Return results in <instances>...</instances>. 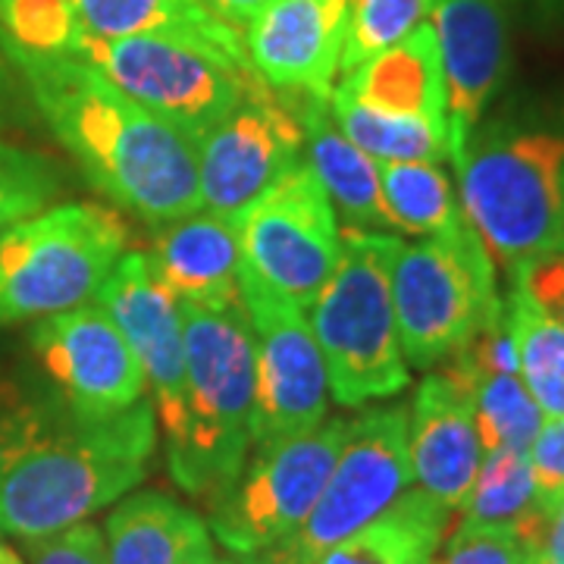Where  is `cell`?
Listing matches in <instances>:
<instances>
[{
  "instance_id": "obj_1",
  "label": "cell",
  "mask_w": 564,
  "mask_h": 564,
  "mask_svg": "<svg viewBox=\"0 0 564 564\" xmlns=\"http://www.w3.org/2000/svg\"><path fill=\"white\" fill-rule=\"evenodd\" d=\"M154 404L88 421L47 389L0 380V533L51 536L120 502L148 477Z\"/></svg>"
},
{
  "instance_id": "obj_2",
  "label": "cell",
  "mask_w": 564,
  "mask_h": 564,
  "mask_svg": "<svg viewBox=\"0 0 564 564\" xmlns=\"http://www.w3.org/2000/svg\"><path fill=\"white\" fill-rule=\"evenodd\" d=\"M3 51L54 139L120 210L148 226L202 210L198 151L170 122L132 101L82 57Z\"/></svg>"
},
{
  "instance_id": "obj_3",
  "label": "cell",
  "mask_w": 564,
  "mask_h": 564,
  "mask_svg": "<svg viewBox=\"0 0 564 564\" xmlns=\"http://www.w3.org/2000/svg\"><path fill=\"white\" fill-rule=\"evenodd\" d=\"M467 226L508 276L564 242V117L505 110L452 151Z\"/></svg>"
},
{
  "instance_id": "obj_4",
  "label": "cell",
  "mask_w": 564,
  "mask_h": 564,
  "mask_svg": "<svg viewBox=\"0 0 564 564\" xmlns=\"http://www.w3.org/2000/svg\"><path fill=\"white\" fill-rule=\"evenodd\" d=\"M180 304L185 395L180 423L163 445L176 486L210 508L236 484L251 452L254 336L242 302Z\"/></svg>"
},
{
  "instance_id": "obj_5",
  "label": "cell",
  "mask_w": 564,
  "mask_h": 564,
  "mask_svg": "<svg viewBox=\"0 0 564 564\" xmlns=\"http://www.w3.org/2000/svg\"><path fill=\"white\" fill-rule=\"evenodd\" d=\"M399 248L402 239L395 232L345 226L336 270L307 311L329 392L343 408L392 399L408 386L392 304V261Z\"/></svg>"
},
{
  "instance_id": "obj_6",
  "label": "cell",
  "mask_w": 564,
  "mask_h": 564,
  "mask_svg": "<svg viewBox=\"0 0 564 564\" xmlns=\"http://www.w3.org/2000/svg\"><path fill=\"white\" fill-rule=\"evenodd\" d=\"M129 251V226L110 207L57 204L0 232V326L47 321L98 299Z\"/></svg>"
},
{
  "instance_id": "obj_7",
  "label": "cell",
  "mask_w": 564,
  "mask_h": 564,
  "mask_svg": "<svg viewBox=\"0 0 564 564\" xmlns=\"http://www.w3.org/2000/svg\"><path fill=\"white\" fill-rule=\"evenodd\" d=\"M502 302L496 263L467 220L423 242H402L392 261L399 343L404 364L417 370L448 361Z\"/></svg>"
},
{
  "instance_id": "obj_8",
  "label": "cell",
  "mask_w": 564,
  "mask_h": 564,
  "mask_svg": "<svg viewBox=\"0 0 564 564\" xmlns=\"http://www.w3.org/2000/svg\"><path fill=\"white\" fill-rule=\"evenodd\" d=\"M82 61L101 69L120 91L170 122L192 144H198L261 82L251 63L161 35H88Z\"/></svg>"
},
{
  "instance_id": "obj_9",
  "label": "cell",
  "mask_w": 564,
  "mask_h": 564,
  "mask_svg": "<svg viewBox=\"0 0 564 564\" xmlns=\"http://www.w3.org/2000/svg\"><path fill=\"white\" fill-rule=\"evenodd\" d=\"M414 486L408 458V408H370L348 433L321 499L285 543L245 555L251 564H317L326 549L380 518Z\"/></svg>"
},
{
  "instance_id": "obj_10",
  "label": "cell",
  "mask_w": 564,
  "mask_h": 564,
  "mask_svg": "<svg viewBox=\"0 0 564 564\" xmlns=\"http://www.w3.org/2000/svg\"><path fill=\"white\" fill-rule=\"evenodd\" d=\"M345 433L348 421L333 417L304 436L251 448L236 484L210 505V533L236 555L285 543L321 499Z\"/></svg>"
},
{
  "instance_id": "obj_11",
  "label": "cell",
  "mask_w": 564,
  "mask_h": 564,
  "mask_svg": "<svg viewBox=\"0 0 564 564\" xmlns=\"http://www.w3.org/2000/svg\"><path fill=\"white\" fill-rule=\"evenodd\" d=\"M239 273L311 311L339 261L343 229L307 163H295L236 220Z\"/></svg>"
},
{
  "instance_id": "obj_12",
  "label": "cell",
  "mask_w": 564,
  "mask_h": 564,
  "mask_svg": "<svg viewBox=\"0 0 564 564\" xmlns=\"http://www.w3.org/2000/svg\"><path fill=\"white\" fill-rule=\"evenodd\" d=\"M239 292L254 336L251 448L317 430L329 408V377L307 314L245 273Z\"/></svg>"
},
{
  "instance_id": "obj_13",
  "label": "cell",
  "mask_w": 564,
  "mask_h": 564,
  "mask_svg": "<svg viewBox=\"0 0 564 564\" xmlns=\"http://www.w3.org/2000/svg\"><path fill=\"white\" fill-rule=\"evenodd\" d=\"M195 151L202 207L236 223L282 173L302 163V126L292 104L261 79Z\"/></svg>"
},
{
  "instance_id": "obj_14",
  "label": "cell",
  "mask_w": 564,
  "mask_h": 564,
  "mask_svg": "<svg viewBox=\"0 0 564 564\" xmlns=\"http://www.w3.org/2000/svg\"><path fill=\"white\" fill-rule=\"evenodd\" d=\"M32 351L47 386L88 421L113 417L148 399L135 351L98 302L39 321Z\"/></svg>"
},
{
  "instance_id": "obj_15",
  "label": "cell",
  "mask_w": 564,
  "mask_h": 564,
  "mask_svg": "<svg viewBox=\"0 0 564 564\" xmlns=\"http://www.w3.org/2000/svg\"><path fill=\"white\" fill-rule=\"evenodd\" d=\"M95 302L113 317L135 351L144 380L154 392V417L161 436L176 430L185 395V336L182 304L151 270L144 251H126L104 280Z\"/></svg>"
},
{
  "instance_id": "obj_16",
  "label": "cell",
  "mask_w": 564,
  "mask_h": 564,
  "mask_svg": "<svg viewBox=\"0 0 564 564\" xmlns=\"http://www.w3.org/2000/svg\"><path fill=\"white\" fill-rule=\"evenodd\" d=\"M430 25L443 61L452 158L505 88L511 66V10L508 0H436Z\"/></svg>"
},
{
  "instance_id": "obj_17",
  "label": "cell",
  "mask_w": 564,
  "mask_h": 564,
  "mask_svg": "<svg viewBox=\"0 0 564 564\" xmlns=\"http://www.w3.org/2000/svg\"><path fill=\"white\" fill-rule=\"evenodd\" d=\"M348 20L351 0H267L242 35L248 61L282 95L329 101Z\"/></svg>"
},
{
  "instance_id": "obj_18",
  "label": "cell",
  "mask_w": 564,
  "mask_h": 564,
  "mask_svg": "<svg viewBox=\"0 0 564 564\" xmlns=\"http://www.w3.org/2000/svg\"><path fill=\"white\" fill-rule=\"evenodd\" d=\"M408 458L414 486L458 511L484 462L470 389L452 370H426L408 408Z\"/></svg>"
},
{
  "instance_id": "obj_19",
  "label": "cell",
  "mask_w": 564,
  "mask_h": 564,
  "mask_svg": "<svg viewBox=\"0 0 564 564\" xmlns=\"http://www.w3.org/2000/svg\"><path fill=\"white\" fill-rule=\"evenodd\" d=\"M151 270L185 304L226 307L242 302L239 292V229L210 210H195L163 226H151L144 251Z\"/></svg>"
},
{
  "instance_id": "obj_20",
  "label": "cell",
  "mask_w": 564,
  "mask_h": 564,
  "mask_svg": "<svg viewBox=\"0 0 564 564\" xmlns=\"http://www.w3.org/2000/svg\"><path fill=\"white\" fill-rule=\"evenodd\" d=\"M289 104L302 126L304 163L323 185L333 210L343 214L351 229L389 232L377 161L345 139L333 120L329 101L314 95H289Z\"/></svg>"
},
{
  "instance_id": "obj_21",
  "label": "cell",
  "mask_w": 564,
  "mask_h": 564,
  "mask_svg": "<svg viewBox=\"0 0 564 564\" xmlns=\"http://www.w3.org/2000/svg\"><path fill=\"white\" fill-rule=\"evenodd\" d=\"M333 91L386 113L421 117L448 129L443 61L430 22H421L411 35L345 73Z\"/></svg>"
},
{
  "instance_id": "obj_22",
  "label": "cell",
  "mask_w": 564,
  "mask_h": 564,
  "mask_svg": "<svg viewBox=\"0 0 564 564\" xmlns=\"http://www.w3.org/2000/svg\"><path fill=\"white\" fill-rule=\"evenodd\" d=\"M95 39L161 35L220 54L229 61L251 63L245 39L214 17L202 0H69Z\"/></svg>"
},
{
  "instance_id": "obj_23",
  "label": "cell",
  "mask_w": 564,
  "mask_h": 564,
  "mask_svg": "<svg viewBox=\"0 0 564 564\" xmlns=\"http://www.w3.org/2000/svg\"><path fill=\"white\" fill-rule=\"evenodd\" d=\"M107 564H188L210 540L202 514L166 492L126 496L107 518Z\"/></svg>"
},
{
  "instance_id": "obj_24",
  "label": "cell",
  "mask_w": 564,
  "mask_h": 564,
  "mask_svg": "<svg viewBox=\"0 0 564 564\" xmlns=\"http://www.w3.org/2000/svg\"><path fill=\"white\" fill-rule=\"evenodd\" d=\"M448 514L445 505L411 486L380 518L326 549L317 564H433Z\"/></svg>"
},
{
  "instance_id": "obj_25",
  "label": "cell",
  "mask_w": 564,
  "mask_h": 564,
  "mask_svg": "<svg viewBox=\"0 0 564 564\" xmlns=\"http://www.w3.org/2000/svg\"><path fill=\"white\" fill-rule=\"evenodd\" d=\"M380 192L389 229L404 236H440L464 220L462 204L452 192V182L430 161H383Z\"/></svg>"
},
{
  "instance_id": "obj_26",
  "label": "cell",
  "mask_w": 564,
  "mask_h": 564,
  "mask_svg": "<svg viewBox=\"0 0 564 564\" xmlns=\"http://www.w3.org/2000/svg\"><path fill=\"white\" fill-rule=\"evenodd\" d=\"M333 120L345 139L358 144L367 158L383 161H443L448 158V129L421 117L386 113L377 107L351 101L343 95H329Z\"/></svg>"
},
{
  "instance_id": "obj_27",
  "label": "cell",
  "mask_w": 564,
  "mask_h": 564,
  "mask_svg": "<svg viewBox=\"0 0 564 564\" xmlns=\"http://www.w3.org/2000/svg\"><path fill=\"white\" fill-rule=\"evenodd\" d=\"M505 314L527 392L540 404L543 417H564V323L549 321L518 292H508Z\"/></svg>"
},
{
  "instance_id": "obj_28",
  "label": "cell",
  "mask_w": 564,
  "mask_h": 564,
  "mask_svg": "<svg viewBox=\"0 0 564 564\" xmlns=\"http://www.w3.org/2000/svg\"><path fill=\"white\" fill-rule=\"evenodd\" d=\"M458 380L470 389L474 421L484 452H530L545 417L540 404L527 392L521 373H474Z\"/></svg>"
},
{
  "instance_id": "obj_29",
  "label": "cell",
  "mask_w": 564,
  "mask_h": 564,
  "mask_svg": "<svg viewBox=\"0 0 564 564\" xmlns=\"http://www.w3.org/2000/svg\"><path fill=\"white\" fill-rule=\"evenodd\" d=\"M543 505L536 499V486L530 474V455L527 452H484L480 470L467 499L458 508L467 524L511 527L518 530L527 524Z\"/></svg>"
},
{
  "instance_id": "obj_30",
  "label": "cell",
  "mask_w": 564,
  "mask_h": 564,
  "mask_svg": "<svg viewBox=\"0 0 564 564\" xmlns=\"http://www.w3.org/2000/svg\"><path fill=\"white\" fill-rule=\"evenodd\" d=\"M88 29L69 0H0V44L47 54V57H82Z\"/></svg>"
},
{
  "instance_id": "obj_31",
  "label": "cell",
  "mask_w": 564,
  "mask_h": 564,
  "mask_svg": "<svg viewBox=\"0 0 564 564\" xmlns=\"http://www.w3.org/2000/svg\"><path fill=\"white\" fill-rule=\"evenodd\" d=\"M433 3L436 0H351V20L339 69L351 73L389 44L411 35L433 13Z\"/></svg>"
},
{
  "instance_id": "obj_32",
  "label": "cell",
  "mask_w": 564,
  "mask_h": 564,
  "mask_svg": "<svg viewBox=\"0 0 564 564\" xmlns=\"http://www.w3.org/2000/svg\"><path fill=\"white\" fill-rule=\"evenodd\" d=\"M61 195V173L51 158L0 139V232L39 214Z\"/></svg>"
},
{
  "instance_id": "obj_33",
  "label": "cell",
  "mask_w": 564,
  "mask_h": 564,
  "mask_svg": "<svg viewBox=\"0 0 564 564\" xmlns=\"http://www.w3.org/2000/svg\"><path fill=\"white\" fill-rule=\"evenodd\" d=\"M433 564H530V552L511 527L467 524L440 545Z\"/></svg>"
},
{
  "instance_id": "obj_34",
  "label": "cell",
  "mask_w": 564,
  "mask_h": 564,
  "mask_svg": "<svg viewBox=\"0 0 564 564\" xmlns=\"http://www.w3.org/2000/svg\"><path fill=\"white\" fill-rule=\"evenodd\" d=\"M511 292L549 321L564 323V248L524 261L511 273Z\"/></svg>"
},
{
  "instance_id": "obj_35",
  "label": "cell",
  "mask_w": 564,
  "mask_h": 564,
  "mask_svg": "<svg viewBox=\"0 0 564 564\" xmlns=\"http://www.w3.org/2000/svg\"><path fill=\"white\" fill-rule=\"evenodd\" d=\"M29 564H107V543L101 527L79 521L51 536L22 540Z\"/></svg>"
},
{
  "instance_id": "obj_36",
  "label": "cell",
  "mask_w": 564,
  "mask_h": 564,
  "mask_svg": "<svg viewBox=\"0 0 564 564\" xmlns=\"http://www.w3.org/2000/svg\"><path fill=\"white\" fill-rule=\"evenodd\" d=\"M527 455L536 499L543 508L555 511L564 499V417H545Z\"/></svg>"
},
{
  "instance_id": "obj_37",
  "label": "cell",
  "mask_w": 564,
  "mask_h": 564,
  "mask_svg": "<svg viewBox=\"0 0 564 564\" xmlns=\"http://www.w3.org/2000/svg\"><path fill=\"white\" fill-rule=\"evenodd\" d=\"M35 104L29 98V88L10 63L7 51L0 47V132H17L32 126Z\"/></svg>"
},
{
  "instance_id": "obj_38",
  "label": "cell",
  "mask_w": 564,
  "mask_h": 564,
  "mask_svg": "<svg viewBox=\"0 0 564 564\" xmlns=\"http://www.w3.org/2000/svg\"><path fill=\"white\" fill-rule=\"evenodd\" d=\"M530 558L543 564H564V518L555 511L549 514L530 545Z\"/></svg>"
},
{
  "instance_id": "obj_39",
  "label": "cell",
  "mask_w": 564,
  "mask_h": 564,
  "mask_svg": "<svg viewBox=\"0 0 564 564\" xmlns=\"http://www.w3.org/2000/svg\"><path fill=\"white\" fill-rule=\"evenodd\" d=\"M202 3L214 17H220L226 25H232L239 35H245L248 22L258 17V10H261L267 0H202Z\"/></svg>"
},
{
  "instance_id": "obj_40",
  "label": "cell",
  "mask_w": 564,
  "mask_h": 564,
  "mask_svg": "<svg viewBox=\"0 0 564 564\" xmlns=\"http://www.w3.org/2000/svg\"><path fill=\"white\" fill-rule=\"evenodd\" d=\"M188 564H251L245 555H236V552H217V545H207L204 552H198Z\"/></svg>"
},
{
  "instance_id": "obj_41",
  "label": "cell",
  "mask_w": 564,
  "mask_h": 564,
  "mask_svg": "<svg viewBox=\"0 0 564 564\" xmlns=\"http://www.w3.org/2000/svg\"><path fill=\"white\" fill-rule=\"evenodd\" d=\"M530 7L545 22H555L564 17V0H530Z\"/></svg>"
},
{
  "instance_id": "obj_42",
  "label": "cell",
  "mask_w": 564,
  "mask_h": 564,
  "mask_svg": "<svg viewBox=\"0 0 564 564\" xmlns=\"http://www.w3.org/2000/svg\"><path fill=\"white\" fill-rule=\"evenodd\" d=\"M0 564H22V558L13 552V549H7V545H0Z\"/></svg>"
},
{
  "instance_id": "obj_43",
  "label": "cell",
  "mask_w": 564,
  "mask_h": 564,
  "mask_svg": "<svg viewBox=\"0 0 564 564\" xmlns=\"http://www.w3.org/2000/svg\"><path fill=\"white\" fill-rule=\"evenodd\" d=\"M555 514H558V518H564V499L558 502V508H555Z\"/></svg>"
},
{
  "instance_id": "obj_44",
  "label": "cell",
  "mask_w": 564,
  "mask_h": 564,
  "mask_svg": "<svg viewBox=\"0 0 564 564\" xmlns=\"http://www.w3.org/2000/svg\"><path fill=\"white\" fill-rule=\"evenodd\" d=\"M530 564H543V562H536V558H530Z\"/></svg>"
},
{
  "instance_id": "obj_45",
  "label": "cell",
  "mask_w": 564,
  "mask_h": 564,
  "mask_svg": "<svg viewBox=\"0 0 564 564\" xmlns=\"http://www.w3.org/2000/svg\"><path fill=\"white\" fill-rule=\"evenodd\" d=\"M562 248H564V242H562Z\"/></svg>"
}]
</instances>
